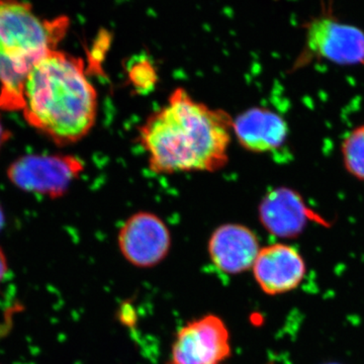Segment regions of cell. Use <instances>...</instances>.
Wrapping results in <instances>:
<instances>
[{
    "mask_svg": "<svg viewBox=\"0 0 364 364\" xmlns=\"http://www.w3.org/2000/svg\"><path fill=\"white\" fill-rule=\"evenodd\" d=\"M233 119L221 109L176 88L168 102L139 130V141L155 173L220 170L227 164Z\"/></svg>",
    "mask_w": 364,
    "mask_h": 364,
    "instance_id": "1",
    "label": "cell"
},
{
    "mask_svg": "<svg viewBox=\"0 0 364 364\" xmlns=\"http://www.w3.org/2000/svg\"><path fill=\"white\" fill-rule=\"evenodd\" d=\"M21 109L33 128L59 145L85 138L97 121V93L82 60L56 49L36 62L23 85Z\"/></svg>",
    "mask_w": 364,
    "mask_h": 364,
    "instance_id": "2",
    "label": "cell"
},
{
    "mask_svg": "<svg viewBox=\"0 0 364 364\" xmlns=\"http://www.w3.org/2000/svg\"><path fill=\"white\" fill-rule=\"evenodd\" d=\"M69 26L67 16L42 18L25 0H0V109H21L28 72L58 49Z\"/></svg>",
    "mask_w": 364,
    "mask_h": 364,
    "instance_id": "3",
    "label": "cell"
},
{
    "mask_svg": "<svg viewBox=\"0 0 364 364\" xmlns=\"http://www.w3.org/2000/svg\"><path fill=\"white\" fill-rule=\"evenodd\" d=\"M313 59L325 60L337 65H364V32L329 14L309 21L306 44L299 65Z\"/></svg>",
    "mask_w": 364,
    "mask_h": 364,
    "instance_id": "4",
    "label": "cell"
},
{
    "mask_svg": "<svg viewBox=\"0 0 364 364\" xmlns=\"http://www.w3.org/2000/svg\"><path fill=\"white\" fill-rule=\"evenodd\" d=\"M82 170L80 160L69 155H26L9 166L7 176L23 191L58 198Z\"/></svg>",
    "mask_w": 364,
    "mask_h": 364,
    "instance_id": "5",
    "label": "cell"
},
{
    "mask_svg": "<svg viewBox=\"0 0 364 364\" xmlns=\"http://www.w3.org/2000/svg\"><path fill=\"white\" fill-rule=\"evenodd\" d=\"M230 333L218 316H203L177 332L167 364H224L231 358Z\"/></svg>",
    "mask_w": 364,
    "mask_h": 364,
    "instance_id": "6",
    "label": "cell"
},
{
    "mask_svg": "<svg viewBox=\"0 0 364 364\" xmlns=\"http://www.w3.org/2000/svg\"><path fill=\"white\" fill-rule=\"evenodd\" d=\"M119 247L132 265L149 268L168 254L171 236L165 223L151 213L140 212L124 223L119 233Z\"/></svg>",
    "mask_w": 364,
    "mask_h": 364,
    "instance_id": "7",
    "label": "cell"
},
{
    "mask_svg": "<svg viewBox=\"0 0 364 364\" xmlns=\"http://www.w3.org/2000/svg\"><path fill=\"white\" fill-rule=\"evenodd\" d=\"M252 268L258 286L270 296L294 291L305 279L306 272L301 254L286 244L260 249Z\"/></svg>",
    "mask_w": 364,
    "mask_h": 364,
    "instance_id": "8",
    "label": "cell"
},
{
    "mask_svg": "<svg viewBox=\"0 0 364 364\" xmlns=\"http://www.w3.org/2000/svg\"><path fill=\"white\" fill-rule=\"evenodd\" d=\"M259 251L256 235L247 227L238 224L218 228L208 242L210 259L228 274H239L252 268Z\"/></svg>",
    "mask_w": 364,
    "mask_h": 364,
    "instance_id": "9",
    "label": "cell"
},
{
    "mask_svg": "<svg viewBox=\"0 0 364 364\" xmlns=\"http://www.w3.org/2000/svg\"><path fill=\"white\" fill-rule=\"evenodd\" d=\"M233 132L242 147L253 153L279 149L287 141V122L277 112L253 107L233 121Z\"/></svg>",
    "mask_w": 364,
    "mask_h": 364,
    "instance_id": "10",
    "label": "cell"
},
{
    "mask_svg": "<svg viewBox=\"0 0 364 364\" xmlns=\"http://www.w3.org/2000/svg\"><path fill=\"white\" fill-rule=\"evenodd\" d=\"M310 214L301 196L287 188L268 193L259 207L261 224L273 236L280 238L298 236L306 227Z\"/></svg>",
    "mask_w": 364,
    "mask_h": 364,
    "instance_id": "11",
    "label": "cell"
},
{
    "mask_svg": "<svg viewBox=\"0 0 364 364\" xmlns=\"http://www.w3.org/2000/svg\"><path fill=\"white\" fill-rule=\"evenodd\" d=\"M341 151L347 171L364 181V124L348 134L342 143Z\"/></svg>",
    "mask_w": 364,
    "mask_h": 364,
    "instance_id": "12",
    "label": "cell"
},
{
    "mask_svg": "<svg viewBox=\"0 0 364 364\" xmlns=\"http://www.w3.org/2000/svg\"><path fill=\"white\" fill-rule=\"evenodd\" d=\"M130 77L136 87L148 88L154 83V69L146 62L134 64L130 70Z\"/></svg>",
    "mask_w": 364,
    "mask_h": 364,
    "instance_id": "13",
    "label": "cell"
},
{
    "mask_svg": "<svg viewBox=\"0 0 364 364\" xmlns=\"http://www.w3.org/2000/svg\"><path fill=\"white\" fill-rule=\"evenodd\" d=\"M9 272V260L4 251L0 247V284L6 280Z\"/></svg>",
    "mask_w": 364,
    "mask_h": 364,
    "instance_id": "14",
    "label": "cell"
},
{
    "mask_svg": "<svg viewBox=\"0 0 364 364\" xmlns=\"http://www.w3.org/2000/svg\"><path fill=\"white\" fill-rule=\"evenodd\" d=\"M9 132L4 128V124H2L1 119H0V149H1L4 144L9 139Z\"/></svg>",
    "mask_w": 364,
    "mask_h": 364,
    "instance_id": "15",
    "label": "cell"
},
{
    "mask_svg": "<svg viewBox=\"0 0 364 364\" xmlns=\"http://www.w3.org/2000/svg\"><path fill=\"white\" fill-rule=\"evenodd\" d=\"M4 223H6V217H4V210H2L1 205H0V231L4 229Z\"/></svg>",
    "mask_w": 364,
    "mask_h": 364,
    "instance_id": "16",
    "label": "cell"
}]
</instances>
